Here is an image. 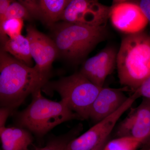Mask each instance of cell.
Segmentation results:
<instances>
[{"label": "cell", "instance_id": "obj_2", "mask_svg": "<svg viewBox=\"0 0 150 150\" xmlns=\"http://www.w3.org/2000/svg\"><path fill=\"white\" fill-rule=\"evenodd\" d=\"M121 85L134 92L150 76V36L144 31L126 34L117 56Z\"/></svg>", "mask_w": 150, "mask_h": 150}, {"label": "cell", "instance_id": "obj_25", "mask_svg": "<svg viewBox=\"0 0 150 150\" xmlns=\"http://www.w3.org/2000/svg\"></svg>", "mask_w": 150, "mask_h": 150}, {"label": "cell", "instance_id": "obj_17", "mask_svg": "<svg viewBox=\"0 0 150 150\" xmlns=\"http://www.w3.org/2000/svg\"><path fill=\"white\" fill-rule=\"evenodd\" d=\"M144 142L131 137H119L106 143L103 150H136Z\"/></svg>", "mask_w": 150, "mask_h": 150}, {"label": "cell", "instance_id": "obj_16", "mask_svg": "<svg viewBox=\"0 0 150 150\" xmlns=\"http://www.w3.org/2000/svg\"><path fill=\"white\" fill-rule=\"evenodd\" d=\"M23 27V20L10 19L6 20L0 26V38L2 44L8 38L13 39L21 35Z\"/></svg>", "mask_w": 150, "mask_h": 150}, {"label": "cell", "instance_id": "obj_20", "mask_svg": "<svg viewBox=\"0 0 150 150\" xmlns=\"http://www.w3.org/2000/svg\"><path fill=\"white\" fill-rule=\"evenodd\" d=\"M136 91L139 93L140 97L150 100V76Z\"/></svg>", "mask_w": 150, "mask_h": 150}, {"label": "cell", "instance_id": "obj_19", "mask_svg": "<svg viewBox=\"0 0 150 150\" xmlns=\"http://www.w3.org/2000/svg\"><path fill=\"white\" fill-rule=\"evenodd\" d=\"M77 131H70L64 135L52 139L43 148H37L35 150H65L67 144L74 139Z\"/></svg>", "mask_w": 150, "mask_h": 150}, {"label": "cell", "instance_id": "obj_21", "mask_svg": "<svg viewBox=\"0 0 150 150\" xmlns=\"http://www.w3.org/2000/svg\"><path fill=\"white\" fill-rule=\"evenodd\" d=\"M13 1L10 0H0V26L6 21V14Z\"/></svg>", "mask_w": 150, "mask_h": 150}, {"label": "cell", "instance_id": "obj_6", "mask_svg": "<svg viewBox=\"0 0 150 150\" xmlns=\"http://www.w3.org/2000/svg\"><path fill=\"white\" fill-rule=\"evenodd\" d=\"M139 97H141L138 91H134L118 110L96 123L82 135L71 141L65 150H92L101 142L107 140L119 119Z\"/></svg>", "mask_w": 150, "mask_h": 150}, {"label": "cell", "instance_id": "obj_18", "mask_svg": "<svg viewBox=\"0 0 150 150\" xmlns=\"http://www.w3.org/2000/svg\"><path fill=\"white\" fill-rule=\"evenodd\" d=\"M10 19H19L28 21L33 19L27 8L19 1H13L9 6L6 14V21Z\"/></svg>", "mask_w": 150, "mask_h": 150}, {"label": "cell", "instance_id": "obj_7", "mask_svg": "<svg viewBox=\"0 0 150 150\" xmlns=\"http://www.w3.org/2000/svg\"><path fill=\"white\" fill-rule=\"evenodd\" d=\"M110 9V6L96 0H71L60 20L93 27L106 26Z\"/></svg>", "mask_w": 150, "mask_h": 150}, {"label": "cell", "instance_id": "obj_11", "mask_svg": "<svg viewBox=\"0 0 150 150\" xmlns=\"http://www.w3.org/2000/svg\"><path fill=\"white\" fill-rule=\"evenodd\" d=\"M117 54L115 48L110 46L106 47L87 60L80 72L94 84L103 88L108 76L117 66Z\"/></svg>", "mask_w": 150, "mask_h": 150}, {"label": "cell", "instance_id": "obj_10", "mask_svg": "<svg viewBox=\"0 0 150 150\" xmlns=\"http://www.w3.org/2000/svg\"><path fill=\"white\" fill-rule=\"evenodd\" d=\"M115 135L143 140L150 136V100L143 98L137 107L131 108L116 128Z\"/></svg>", "mask_w": 150, "mask_h": 150}, {"label": "cell", "instance_id": "obj_14", "mask_svg": "<svg viewBox=\"0 0 150 150\" xmlns=\"http://www.w3.org/2000/svg\"><path fill=\"white\" fill-rule=\"evenodd\" d=\"M0 137L3 150H28L33 142L30 133L22 128L0 127Z\"/></svg>", "mask_w": 150, "mask_h": 150}, {"label": "cell", "instance_id": "obj_1", "mask_svg": "<svg viewBox=\"0 0 150 150\" xmlns=\"http://www.w3.org/2000/svg\"><path fill=\"white\" fill-rule=\"evenodd\" d=\"M50 74L20 62L7 53L0 52V103L12 111L30 94L41 89Z\"/></svg>", "mask_w": 150, "mask_h": 150}, {"label": "cell", "instance_id": "obj_4", "mask_svg": "<svg viewBox=\"0 0 150 150\" xmlns=\"http://www.w3.org/2000/svg\"><path fill=\"white\" fill-rule=\"evenodd\" d=\"M50 28L59 55L72 62L85 57L107 35L105 26L93 27L63 21Z\"/></svg>", "mask_w": 150, "mask_h": 150}, {"label": "cell", "instance_id": "obj_12", "mask_svg": "<svg viewBox=\"0 0 150 150\" xmlns=\"http://www.w3.org/2000/svg\"><path fill=\"white\" fill-rule=\"evenodd\" d=\"M128 88H102L92 105L89 118L97 123L118 110L129 98L123 92Z\"/></svg>", "mask_w": 150, "mask_h": 150}, {"label": "cell", "instance_id": "obj_3", "mask_svg": "<svg viewBox=\"0 0 150 150\" xmlns=\"http://www.w3.org/2000/svg\"><path fill=\"white\" fill-rule=\"evenodd\" d=\"M39 89L32 94V101L18 115L17 123L38 137L63 122L82 118L71 110L63 100L53 101L43 97Z\"/></svg>", "mask_w": 150, "mask_h": 150}, {"label": "cell", "instance_id": "obj_9", "mask_svg": "<svg viewBox=\"0 0 150 150\" xmlns=\"http://www.w3.org/2000/svg\"><path fill=\"white\" fill-rule=\"evenodd\" d=\"M26 30L31 56L35 62V67L41 72L50 74L52 64L59 56L56 44L52 38L31 25H27Z\"/></svg>", "mask_w": 150, "mask_h": 150}, {"label": "cell", "instance_id": "obj_22", "mask_svg": "<svg viewBox=\"0 0 150 150\" xmlns=\"http://www.w3.org/2000/svg\"><path fill=\"white\" fill-rule=\"evenodd\" d=\"M139 6L145 16L147 19L150 25V0H139L135 1Z\"/></svg>", "mask_w": 150, "mask_h": 150}, {"label": "cell", "instance_id": "obj_23", "mask_svg": "<svg viewBox=\"0 0 150 150\" xmlns=\"http://www.w3.org/2000/svg\"><path fill=\"white\" fill-rule=\"evenodd\" d=\"M12 111L8 108H1V121H0V126L4 127L5 126L6 120Z\"/></svg>", "mask_w": 150, "mask_h": 150}, {"label": "cell", "instance_id": "obj_8", "mask_svg": "<svg viewBox=\"0 0 150 150\" xmlns=\"http://www.w3.org/2000/svg\"><path fill=\"white\" fill-rule=\"evenodd\" d=\"M109 19L115 29L126 35L143 31L149 23L135 1H113Z\"/></svg>", "mask_w": 150, "mask_h": 150}, {"label": "cell", "instance_id": "obj_5", "mask_svg": "<svg viewBox=\"0 0 150 150\" xmlns=\"http://www.w3.org/2000/svg\"><path fill=\"white\" fill-rule=\"evenodd\" d=\"M102 88L79 72L48 81L41 90L48 94L58 92L70 109L83 120L89 118L92 105Z\"/></svg>", "mask_w": 150, "mask_h": 150}, {"label": "cell", "instance_id": "obj_15", "mask_svg": "<svg viewBox=\"0 0 150 150\" xmlns=\"http://www.w3.org/2000/svg\"><path fill=\"white\" fill-rule=\"evenodd\" d=\"M1 50L10 54L23 64L32 67L33 59L27 37L21 35L13 39L8 38L2 44Z\"/></svg>", "mask_w": 150, "mask_h": 150}, {"label": "cell", "instance_id": "obj_24", "mask_svg": "<svg viewBox=\"0 0 150 150\" xmlns=\"http://www.w3.org/2000/svg\"><path fill=\"white\" fill-rule=\"evenodd\" d=\"M107 140H105L102 142H101L100 144H99L94 149L92 150H103L105 146L107 143Z\"/></svg>", "mask_w": 150, "mask_h": 150}, {"label": "cell", "instance_id": "obj_13", "mask_svg": "<svg viewBox=\"0 0 150 150\" xmlns=\"http://www.w3.org/2000/svg\"><path fill=\"white\" fill-rule=\"evenodd\" d=\"M33 19L51 28L60 20L69 0H21Z\"/></svg>", "mask_w": 150, "mask_h": 150}]
</instances>
